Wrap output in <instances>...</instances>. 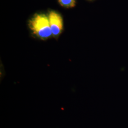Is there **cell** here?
<instances>
[{
	"label": "cell",
	"mask_w": 128,
	"mask_h": 128,
	"mask_svg": "<svg viewBox=\"0 0 128 128\" xmlns=\"http://www.w3.org/2000/svg\"><path fill=\"white\" fill-rule=\"evenodd\" d=\"M58 2L62 6L66 8L74 7L76 3V0H58Z\"/></svg>",
	"instance_id": "3957f363"
},
{
	"label": "cell",
	"mask_w": 128,
	"mask_h": 128,
	"mask_svg": "<svg viewBox=\"0 0 128 128\" xmlns=\"http://www.w3.org/2000/svg\"><path fill=\"white\" fill-rule=\"evenodd\" d=\"M48 18L52 36L56 37L60 35L63 28V20L60 14L51 11L48 14Z\"/></svg>",
	"instance_id": "7a4b0ae2"
},
{
	"label": "cell",
	"mask_w": 128,
	"mask_h": 128,
	"mask_svg": "<svg viewBox=\"0 0 128 128\" xmlns=\"http://www.w3.org/2000/svg\"><path fill=\"white\" fill-rule=\"evenodd\" d=\"M28 26L33 34L42 40L52 35L48 16L44 14H35L29 20Z\"/></svg>",
	"instance_id": "6da1fadb"
}]
</instances>
